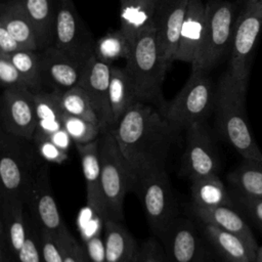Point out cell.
I'll return each mask as SVG.
<instances>
[{
    "instance_id": "cell-21",
    "label": "cell",
    "mask_w": 262,
    "mask_h": 262,
    "mask_svg": "<svg viewBox=\"0 0 262 262\" xmlns=\"http://www.w3.org/2000/svg\"><path fill=\"white\" fill-rule=\"evenodd\" d=\"M0 24L9 31L24 49H40L34 24L20 0H8L1 4Z\"/></svg>"
},
{
    "instance_id": "cell-15",
    "label": "cell",
    "mask_w": 262,
    "mask_h": 262,
    "mask_svg": "<svg viewBox=\"0 0 262 262\" xmlns=\"http://www.w3.org/2000/svg\"><path fill=\"white\" fill-rule=\"evenodd\" d=\"M189 0H160L154 15L161 50L170 67L175 60L180 31Z\"/></svg>"
},
{
    "instance_id": "cell-18",
    "label": "cell",
    "mask_w": 262,
    "mask_h": 262,
    "mask_svg": "<svg viewBox=\"0 0 262 262\" xmlns=\"http://www.w3.org/2000/svg\"><path fill=\"white\" fill-rule=\"evenodd\" d=\"M0 248L13 262L27 239L31 217L20 200H0Z\"/></svg>"
},
{
    "instance_id": "cell-28",
    "label": "cell",
    "mask_w": 262,
    "mask_h": 262,
    "mask_svg": "<svg viewBox=\"0 0 262 262\" xmlns=\"http://www.w3.org/2000/svg\"><path fill=\"white\" fill-rule=\"evenodd\" d=\"M190 190L194 207L210 209L231 206L230 198L218 175L192 180Z\"/></svg>"
},
{
    "instance_id": "cell-14",
    "label": "cell",
    "mask_w": 262,
    "mask_h": 262,
    "mask_svg": "<svg viewBox=\"0 0 262 262\" xmlns=\"http://www.w3.org/2000/svg\"><path fill=\"white\" fill-rule=\"evenodd\" d=\"M111 69L112 66L100 61L93 54L86 61L79 83L89 96L103 132L113 128L108 98Z\"/></svg>"
},
{
    "instance_id": "cell-24",
    "label": "cell",
    "mask_w": 262,
    "mask_h": 262,
    "mask_svg": "<svg viewBox=\"0 0 262 262\" xmlns=\"http://www.w3.org/2000/svg\"><path fill=\"white\" fill-rule=\"evenodd\" d=\"M120 29L135 41L139 33L152 24L160 0H119Z\"/></svg>"
},
{
    "instance_id": "cell-5",
    "label": "cell",
    "mask_w": 262,
    "mask_h": 262,
    "mask_svg": "<svg viewBox=\"0 0 262 262\" xmlns=\"http://www.w3.org/2000/svg\"><path fill=\"white\" fill-rule=\"evenodd\" d=\"M215 92L207 71L192 69L181 90L158 108L178 133L195 123L205 122L215 104Z\"/></svg>"
},
{
    "instance_id": "cell-4",
    "label": "cell",
    "mask_w": 262,
    "mask_h": 262,
    "mask_svg": "<svg viewBox=\"0 0 262 262\" xmlns=\"http://www.w3.org/2000/svg\"><path fill=\"white\" fill-rule=\"evenodd\" d=\"M45 162L33 139L0 132V200L25 201L27 191Z\"/></svg>"
},
{
    "instance_id": "cell-43",
    "label": "cell",
    "mask_w": 262,
    "mask_h": 262,
    "mask_svg": "<svg viewBox=\"0 0 262 262\" xmlns=\"http://www.w3.org/2000/svg\"><path fill=\"white\" fill-rule=\"evenodd\" d=\"M241 202L247 208V210L254 216V218L260 224H262V199L242 196Z\"/></svg>"
},
{
    "instance_id": "cell-26",
    "label": "cell",
    "mask_w": 262,
    "mask_h": 262,
    "mask_svg": "<svg viewBox=\"0 0 262 262\" xmlns=\"http://www.w3.org/2000/svg\"><path fill=\"white\" fill-rule=\"evenodd\" d=\"M108 98L114 127L123 115L138 101L133 83L125 67L112 66Z\"/></svg>"
},
{
    "instance_id": "cell-16",
    "label": "cell",
    "mask_w": 262,
    "mask_h": 262,
    "mask_svg": "<svg viewBox=\"0 0 262 262\" xmlns=\"http://www.w3.org/2000/svg\"><path fill=\"white\" fill-rule=\"evenodd\" d=\"M43 81L59 93L79 85L85 63L69 56L56 46L50 45L40 52Z\"/></svg>"
},
{
    "instance_id": "cell-19",
    "label": "cell",
    "mask_w": 262,
    "mask_h": 262,
    "mask_svg": "<svg viewBox=\"0 0 262 262\" xmlns=\"http://www.w3.org/2000/svg\"><path fill=\"white\" fill-rule=\"evenodd\" d=\"M206 0H189L182 23L175 60L196 61L206 31Z\"/></svg>"
},
{
    "instance_id": "cell-44",
    "label": "cell",
    "mask_w": 262,
    "mask_h": 262,
    "mask_svg": "<svg viewBox=\"0 0 262 262\" xmlns=\"http://www.w3.org/2000/svg\"><path fill=\"white\" fill-rule=\"evenodd\" d=\"M47 136L50 138V140L54 144H56L58 147H60L61 149L69 152L70 147L73 143V140H72L71 136L69 135V133L63 128L55 131L51 134H47Z\"/></svg>"
},
{
    "instance_id": "cell-31",
    "label": "cell",
    "mask_w": 262,
    "mask_h": 262,
    "mask_svg": "<svg viewBox=\"0 0 262 262\" xmlns=\"http://www.w3.org/2000/svg\"><path fill=\"white\" fill-rule=\"evenodd\" d=\"M8 56L20 73L27 87L33 93L42 91L44 81L40 53H37V50L21 49Z\"/></svg>"
},
{
    "instance_id": "cell-3",
    "label": "cell",
    "mask_w": 262,
    "mask_h": 262,
    "mask_svg": "<svg viewBox=\"0 0 262 262\" xmlns=\"http://www.w3.org/2000/svg\"><path fill=\"white\" fill-rule=\"evenodd\" d=\"M168 68L159 44L156 28L151 24L136 37L125 66L138 101L154 104L157 108L165 103L162 86Z\"/></svg>"
},
{
    "instance_id": "cell-10",
    "label": "cell",
    "mask_w": 262,
    "mask_h": 262,
    "mask_svg": "<svg viewBox=\"0 0 262 262\" xmlns=\"http://www.w3.org/2000/svg\"><path fill=\"white\" fill-rule=\"evenodd\" d=\"M53 45L82 63L94 54L95 42L73 0H58Z\"/></svg>"
},
{
    "instance_id": "cell-27",
    "label": "cell",
    "mask_w": 262,
    "mask_h": 262,
    "mask_svg": "<svg viewBox=\"0 0 262 262\" xmlns=\"http://www.w3.org/2000/svg\"><path fill=\"white\" fill-rule=\"evenodd\" d=\"M34 24L40 49L53 45L55 14L51 0H20Z\"/></svg>"
},
{
    "instance_id": "cell-37",
    "label": "cell",
    "mask_w": 262,
    "mask_h": 262,
    "mask_svg": "<svg viewBox=\"0 0 262 262\" xmlns=\"http://www.w3.org/2000/svg\"><path fill=\"white\" fill-rule=\"evenodd\" d=\"M63 255V262H89L86 251L67 228L56 237Z\"/></svg>"
},
{
    "instance_id": "cell-34",
    "label": "cell",
    "mask_w": 262,
    "mask_h": 262,
    "mask_svg": "<svg viewBox=\"0 0 262 262\" xmlns=\"http://www.w3.org/2000/svg\"><path fill=\"white\" fill-rule=\"evenodd\" d=\"M38 123H61L63 110L60 93L56 91H40L34 93Z\"/></svg>"
},
{
    "instance_id": "cell-38",
    "label": "cell",
    "mask_w": 262,
    "mask_h": 262,
    "mask_svg": "<svg viewBox=\"0 0 262 262\" xmlns=\"http://www.w3.org/2000/svg\"><path fill=\"white\" fill-rule=\"evenodd\" d=\"M0 81L4 89H7V88L29 89L20 73L11 61L10 57L2 53H0Z\"/></svg>"
},
{
    "instance_id": "cell-13",
    "label": "cell",
    "mask_w": 262,
    "mask_h": 262,
    "mask_svg": "<svg viewBox=\"0 0 262 262\" xmlns=\"http://www.w3.org/2000/svg\"><path fill=\"white\" fill-rule=\"evenodd\" d=\"M0 119L1 130L32 139L38 126L34 93L27 88L4 89Z\"/></svg>"
},
{
    "instance_id": "cell-2",
    "label": "cell",
    "mask_w": 262,
    "mask_h": 262,
    "mask_svg": "<svg viewBox=\"0 0 262 262\" xmlns=\"http://www.w3.org/2000/svg\"><path fill=\"white\" fill-rule=\"evenodd\" d=\"M246 92L228 71L223 73L215 92L216 122L224 139L244 160L262 164V152L247 121Z\"/></svg>"
},
{
    "instance_id": "cell-40",
    "label": "cell",
    "mask_w": 262,
    "mask_h": 262,
    "mask_svg": "<svg viewBox=\"0 0 262 262\" xmlns=\"http://www.w3.org/2000/svg\"><path fill=\"white\" fill-rule=\"evenodd\" d=\"M39 238L43 262H63L60 245L54 235L39 229Z\"/></svg>"
},
{
    "instance_id": "cell-7",
    "label": "cell",
    "mask_w": 262,
    "mask_h": 262,
    "mask_svg": "<svg viewBox=\"0 0 262 262\" xmlns=\"http://www.w3.org/2000/svg\"><path fill=\"white\" fill-rule=\"evenodd\" d=\"M241 4L236 0H206V31L192 69L209 71L230 50Z\"/></svg>"
},
{
    "instance_id": "cell-35",
    "label": "cell",
    "mask_w": 262,
    "mask_h": 262,
    "mask_svg": "<svg viewBox=\"0 0 262 262\" xmlns=\"http://www.w3.org/2000/svg\"><path fill=\"white\" fill-rule=\"evenodd\" d=\"M34 144L41 159L52 164H62L69 159V152L54 144L47 134L36 130L33 136Z\"/></svg>"
},
{
    "instance_id": "cell-11",
    "label": "cell",
    "mask_w": 262,
    "mask_h": 262,
    "mask_svg": "<svg viewBox=\"0 0 262 262\" xmlns=\"http://www.w3.org/2000/svg\"><path fill=\"white\" fill-rule=\"evenodd\" d=\"M25 207L36 226L58 237L68 227L63 223L50 183L49 163L45 162L35 175L25 198Z\"/></svg>"
},
{
    "instance_id": "cell-9",
    "label": "cell",
    "mask_w": 262,
    "mask_h": 262,
    "mask_svg": "<svg viewBox=\"0 0 262 262\" xmlns=\"http://www.w3.org/2000/svg\"><path fill=\"white\" fill-rule=\"evenodd\" d=\"M262 29V0L241 4L235 24L227 71L237 85L247 91L254 48Z\"/></svg>"
},
{
    "instance_id": "cell-42",
    "label": "cell",
    "mask_w": 262,
    "mask_h": 262,
    "mask_svg": "<svg viewBox=\"0 0 262 262\" xmlns=\"http://www.w3.org/2000/svg\"><path fill=\"white\" fill-rule=\"evenodd\" d=\"M24 49L9 31L0 24V53L11 55L14 52Z\"/></svg>"
},
{
    "instance_id": "cell-36",
    "label": "cell",
    "mask_w": 262,
    "mask_h": 262,
    "mask_svg": "<svg viewBox=\"0 0 262 262\" xmlns=\"http://www.w3.org/2000/svg\"><path fill=\"white\" fill-rule=\"evenodd\" d=\"M13 262H43L40 238H39V229L31 218V224L27 239L13 259Z\"/></svg>"
},
{
    "instance_id": "cell-22",
    "label": "cell",
    "mask_w": 262,
    "mask_h": 262,
    "mask_svg": "<svg viewBox=\"0 0 262 262\" xmlns=\"http://www.w3.org/2000/svg\"><path fill=\"white\" fill-rule=\"evenodd\" d=\"M192 210L204 224H210L233 233L244 239L253 250H258V245L252 230L245 220L230 207L221 206L205 209L192 206Z\"/></svg>"
},
{
    "instance_id": "cell-8",
    "label": "cell",
    "mask_w": 262,
    "mask_h": 262,
    "mask_svg": "<svg viewBox=\"0 0 262 262\" xmlns=\"http://www.w3.org/2000/svg\"><path fill=\"white\" fill-rule=\"evenodd\" d=\"M133 192L140 198L148 225L161 241L178 218L176 201L166 169L136 178Z\"/></svg>"
},
{
    "instance_id": "cell-1",
    "label": "cell",
    "mask_w": 262,
    "mask_h": 262,
    "mask_svg": "<svg viewBox=\"0 0 262 262\" xmlns=\"http://www.w3.org/2000/svg\"><path fill=\"white\" fill-rule=\"evenodd\" d=\"M111 130L135 180L166 168L177 132L152 104L137 101Z\"/></svg>"
},
{
    "instance_id": "cell-29",
    "label": "cell",
    "mask_w": 262,
    "mask_h": 262,
    "mask_svg": "<svg viewBox=\"0 0 262 262\" xmlns=\"http://www.w3.org/2000/svg\"><path fill=\"white\" fill-rule=\"evenodd\" d=\"M133 43L121 29L108 31L95 41L94 55L100 61L112 66L119 59L129 58Z\"/></svg>"
},
{
    "instance_id": "cell-6",
    "label": "cell",
    "mask_w": 262,
    "mask_h": 262,
    "mask_svg": "<svg viewBox=\"0 0 262 262\" xmlns=\"http://www.w3.org/2000/svg\"><path fill=\"white\" fill-rule=\"evenodd\" d=\"M98 147L105 219L122 221L125 196L133 191L135 177L111 129L98 137Z\"/></svg>"
},
{
    "instance_id": "cell-23",
    "label": "cell",
    "mask_w": 262,
    "mask_h": 262,
    "mask_svg": "<svg viewBox=\"0 0 262 262\" xmlns=\"http://www.w3.org/2000/svg\"><path fill=\"white\" fill-rule=\"evenodd\" d=\"M102 222L106 262H133L138 245L132 234L121 221L105 219Z\"/></svg>"
},
{
    "instance_id": "cell-12",
    "label": "cell",
    "mask_w": 262,
    "mask_h": 262,
    "mask_svg": "<svg viewBox=\"0 0 262 262\" xmlns=\"http://www.w3.org/2000/svg\"><path fill=\"white\" fill-rule=\"evenodd\" d=\"M181 170L190 181L218 175L217 149L205 122L195 123L185 130Z\"/></svg>"
},
{
    "instance_id": "cell-25",
    "label": "cell",
    "mask_w": 262,
    "mask_h": 262,
    "mask_svg": "<svg viewBox=\"0 0 262 262\" xmlns=\"http://www.w3.org/2000/svg\"><path fill=\"white\" fill-rule=\"evenodd\" d=\"M204 231L210 243L227 262H254L257 251L239 236L210 224H204Z\"/></svg>"
},
{
    "instance_id": "cell-20",
    "label": "cell",
    "mask_w": 262,
    "mask_h": 262,
    "mask_svg": "<svg viewBox=\"0 0 262 262\" xmlns=\"http://www.w3.org/2000/svg\"><path fill=\"white\" fill-rule=\"evenodd\" d=\"M78 150L86 184L87 205L102 221L105 220V205L101 187V169L98 139L87 144H75Z\"/></svg>"
},
{
    "instance_id": "cell-33",
    "label": "cell",
    "mask_w": 262,
    "mask_h": 262,
    "mask_svg": "<svg viewBox=\"0 0 262 262\" xmlns=\"http://www.w3.org/2000/svg\"><path fill=\"white\" fill-rule=\"evenodd\" d=\"M61 124L75 144L93 142L97 140L103 132L99 125L67 113H63L61 117Z\"/></svg>"
},
{
    "instance_id": "cell-45",
    "label": "cell",
    "mask_w": 262,
    "mask_h": 262,
    "mask_svg": "<svg viewBox=\"0 0 262 262\" xmlns=\"http://www.w3.org/2000/svg\"><path fill=\"white\" fill-rule=\"evenodd\" d=\"M256 262H262V247H259L258 250H257Z\"/></svg>"
},
{
    "instance_id": "cell-17",
    "label": "cell",
    "mask_w": 262,
    "mask_h": 262,
    "mask_svg": "<svg viewBox=\"0 0 262 262\" xmlns=\"http://www.w3.org/2000/svg\"><path fill=\"white\" fill-rule=\"evenodd\" d=\"M167 262H205V249L193 224L178 217L160 241Z\"/></svg>"
},
{
    "instance_id": "cell-41",
    "label": "cell",
    "mask_w": 262,
    "mask_h": 262,
    "mask_svg": "<svg viewBox=\"0 0 262 262\" xmlns=\"http://www.w3.org/2000/svg\"><path fill=\"white\" fill-rule=\"evenodd\" d=\"M85 251L89 262H106L104 239L100 232H96L86 238Z\"/></svg>"
},
{
    "instance_id": "cell-32",
    "label": "cell",
    "mask_w": 262,
    "mask_h": 262,
    "mask_svg": "<svg viewBox=\"0 0 262 262\" xmlns=\"http://www.w3.org/2000/svg\"><path fill=\"white\" fill-rule=\"evenodd\" d=\"M60 103L64 113L100 126L98 117L89 96L79 85L60 93Z\"/></svg>"
},
{
    "instance_id": "cell-30",
    "label": "cell",
    "mask_w": 262,
    "mask_h": 262,
    "mask_svg": "<svg viewBox=\"0 0 262 262\" xmlns=\"http://www.w3.org/2000/svg\"><path fill=\"white\" fill-rule=\"evenodd\" d=\"M228 181L242 196L262 199V164L244 160L228 174Z\"/></svg>"
},
{
    "instance_id": "cell-46",
    "label": "cell",
    "mask_w": 262,
    "mask_h": 262,
    "mask_svg": "<svg viewBox=\"0 0 262 262\" xmlns=\"http://www.w3.org/2000/svg\"><path fill=\"white\" fill-rule=\"evenodd\" d=\"M238 2H239V4H242V3H244L245 1H247V0H237Z\"/></svg>"
},
{
    "instance_id": "cell-39",
    "label": "cell",
    "mask_w": 262,
    "mask_h": 262,
    "mask_svg": "<svg viewBox=\"0 0 262 262\" xmlns=\"http://www.w3.org/2000/svg\"><path fill=\"white\" fill-rule=\"evenodd\" d=\"M133 262H167L163 244L156 238H148L144 241L138 247V251Z\"/></svg>"
}]
</instances>
